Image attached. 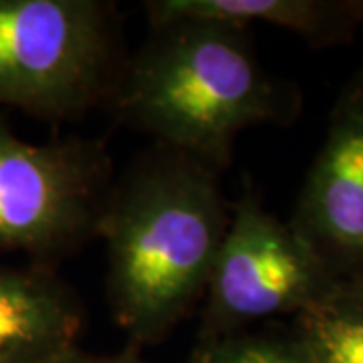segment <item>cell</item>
Returning a JSON list of instances; mask_svg holds the SVG:
<instances>
[{
  "instance_id": "cell-1",
  "label": "cell",
  "mask_w": 363,
  "mask_h": 363,
  "mask_svg": "<svg viewBox=\"0 0 363 363\" xmlns=\"http://www.w3.org/2000/svg\"><path fill=\"white\" fill-rule=\"evenodd\" d=\"M220 174L156 145L111 186L97 238L111 313L133 350L168 337L202 303L230 216Z\"/></svg>"
},
{
  "instance_id": "cell-2",
  "label": "cell",
  "mask_w": 363,
  "mask_h": 363,
  "mask_svg": "<svg viewBox=\"0 0 363 363\" xmlns=\"http://www.w3.org/2000/svg\"><path fill=\"white\" fill-rule=\"evenodd\" d=\"M150 28L109 105L157 147L224 172L242 131L286 125L301 113V91L262 67L248 28L202 18Z\"/></svg>"
},
{
  "instance_id": "cell-3",
  "label": "cell",
  "mask_w": 363,
  "mask_h": 363,
  "mask_svg": "<svg viewBox=\"0 0 363 363\" xmlns=\"http://www.w3.org/2000/svg\"><path fill=\"white\" fill-rule=\"evenodd\" d=\"M123 59L105 0H0V107L63 121L109 104Z\"/></svg>"
},
{
  "instance_id": "cell-4",
  "label": "cell",
  "mask_w": 363,
  "mask_h": 363,
  "mask_svg": "<svg viewBox=\"0 0 363 363\" xmlns=\"http://www.w3.org/2000/svg\"><path fill=\"white\" fill-rule=\"evenodd\" d=\"M113 182L99 142H26L0 117V260L51 267L97 238Z\"/></svg>"
},
{
  "instance_id": "cell-5",
  "label": "cell",
  "mask_w": 363,
  "mask_h": 363,
  "mask_svg": "<svg viewBox=\"0 0 363 363\" xmlns=\"http://www.w3.org/2000/svg\"><path fill=\"white\" fill-rule=\"evenodd\" d=\"M335 285L289 220L269 212L245 182L240 198L230 204L200 303L198 343L242 333L272 317H297Z\"/></svg>"
},
{
  "instance_id": "cell-6",
  "label": "cell",
  "mask_w": 363,
  "mask_h": 363,
  "mask_svg": "<svg viewBox=\"0 0 363 363\" xmlns=\"http://www.w3.org/2000/svg\"><path fill=\"white\" fill-rule=\"evenodd\" d=\"M289 224L337 283H363V69L339 93Z\"/></svg>"
},
{
  "instance_id": "cell-7",
  "label": "cell",
  "mask_w": 363,
  "mask_h": 363,
  "mask_svg": "<svg viewBox=\"0 0 363 363\" xmlns=\"http://www.w3.org/2000/svg\"><path fill=\"white\" fill-rule=\"evenodd\" d=\"M81 329V301L51 267L0 260V363H57Z\"/></svg>"
},
{
  "instance_id": "cell-8",
  "label": "cell",
  "mask_w": 363,
  "mask_h": 363,
  "mask_svg": "<svg viewBox=\"0 0 363 363\" xmlns=\"http://www.w3.org/2000/svg\"><path fill=\"white\" fill-rule=\"evenodd\" d=\"M150 25L178 18L220 21L250 28L271 25L307 40L313 49L351 43L363 23V0H152Z\"/></svg>"
},
{
  "instance_id": "cell-9",
  "label": "cell",
  "mask_w": 363,
  "mask_h": 363,
  "mask_svg": "<svg viewBox=\"0 0 363 363\" xmlns=\"http://www.w3.org/2000/svg\"><path fill=\"white\" fill-rule=\"evenodd\" d=\"M315 363H363V283H337L293 321Z\"/></svg>"
},
{
  "instance_id": "cell-10",
  "label": "cell",
  "mask_w": 363,
  "mask_h": 363,
  "mask_svg": "<svg viewBox=\"0 0 363 363\" xmlns=\"http://www.w3.org/2000/svg\"><path fill=\"white\" fill-rule=\"evenodd\" d=\"M188 363H315L293 331L252 333L200 341Z\"/></svg>"
},
{
  "instance_id": "cell-11",
  "label": "cell",
  "mask_w": 363,
  "mask_h": 363,
  "mask_svg": "<svg viewBox=\"0 0 363 363\" xmlns=\"http://www.w3.org/2000/svg\"><path fill=\"white\" fill-rule=\"evenodd\" d=\"M57 363H147L142 359L140 351L130 350L116 353V355H95V353H87L81 347H75L73 351H69L67 355H63Z\"/></svg>"
},
{
  "instance_id": "cell-12",
  "label": "cell",
  "mask_w": 363,
  "mask_h": 363,
  "mask_svg": "<svg viewBox=\"0 0 363 363\" xmlns=\"http://www.w3.org/2000/svg\"><path fill=\"white\" fill-rule=\"evenodd\" d=\"M362 26H363V23H362Z\"/></svg>"
}]
</instances>
